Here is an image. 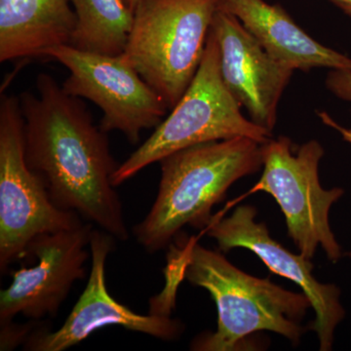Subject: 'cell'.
Listing matches in <instances>:
<instances>
[{"mask_svg": "<svg viewBox=\"0 0 351 351\" xmlns=\"http://www.w3.org/2000/svg\"><path fill=\"white\" fill-rule=\"evenodd\" d=\"M278 63L308 71L315 68L351 69V58L311 38L278 5L263 0H219Z\"/></svg>", "mask_w": 351, "mask_h": 351, "instance_id": "4fadbf2b", "label": "cell"}, {"mask_svg": "<svg viewBox=\"0 0 351 351\" xmlns=\"http://www.w3.org/2000/svg\"><path fill=\"white\" fill-rule=\"evenodd\" d=\"M69 69L64 91L93 101L103 112L101 128L119 131L132 145L140 142L145 129L156 128L169 110L136 69L120 56L76 49L71 45L46 51Z\"/></svg>", "mask_w": 351, "mask_h": 351, "instance_id": "ba28073f", "label": "cell"}, {"mask_svg": "<svg viewBox=\"0 0 351 351\" xmlns=\"http://www.w3.org/2000/svg\"><path fill=\"white\" fill-rule=\"evenodd\" d=\"M184 278L207 290L218 309L215 332L198 335L191 350L234 351L246 348L255 332L281 335L299 345L306 328L302 322L311 304L304 293L286 290L269 278L252 276L228 258L191 239L186 245Z\"/></svg>", "mask_w": 351, "mask_h": 351, "instance_id": "3957f363", "label": "cell"}, {"mask_svg": "<svg viewBox=\"0 0 351 351\" xmlns=\"http://www.w3.org/2000/svg\"><path fill=\"white\" fill-rule=\"evenodd\" d=\"M93 223L43 233L32 240L25 257L36 258L34 267L11 272L12 282L0 293V325L17 314L34 321L55 317L73 284L86 276Z\"/></svg>", "mask_w": 351, "mask_h": 351, "instance_id": "9c48e42d", "label": "cell"}, {"mask_svg": "<svg viewBox=\"0 0 351 351\" xmlns=\"http://www.w3.org/2000/svg\"><path fill=\"white\" fill-rule=\"evenodd\" d=\"M263 145L247 137L186 147L160 160L156 201L133 233L149 252L162 250L184 226L206 230L212 208L241 178L263 167Z\"/></svg>", "mask_w": 351, "mask_h": 351, "instance_id": "7a4b0ae2", "label": "cell"}, {"mask_svg": "<svg viewBox=\"0 0 351 351\" xmlns=\"http://www.w3.org/2000/svg\"><path fill=\"white\" fill-rule=\"evenodd\" d=\"M257 209L240 205L230 217H213L206 232L223 253L234 248L253 252L270 271L300 286L311 301L315 320L307 327L317 335L321 351L332 350L335 331L346 316L341 290L334 284L320 283L313 276V263L302 254L295 255L272 239L265 223L256 221Z\"/></svg>", "mask_w": 351, "mask_h": 351, "instance_id": "8fae6325", "label": "cell"}, {"mask_svg": "<svg viewBox=\"0 0 351 351\" xmlns=\"http://www.w3.org/2000/svg\"><path fill=\"white\" fill-rule=\"evenodd\" d=\"M324 149L309 141L294 151L290 138L281 136L263 145V175L256 191L269 193L285 217L288 237L300 254L311 260L319 247L332 263L343 256L330 226V209L341 199V188L325 189L319 181Z\"/></svg>", "mask_w": 351, "mask_h": 351, "instance_id": "8992f818", "label": "cell"}, {"mask_svg": "<svg viewBox=\"0 0 351 351\" xmlns=\"http://www.w3.org/2000/svg\"><path fill=\"white\" fill-rule=\"evenodd\" d=\"M247 137L265 144L271 133L247 119L226 87L221 75L219 49L210 29L197 73L172 112L156 127L112 177L115 188L152 163L193 145Z\"/></svg>", "mask_w": 351, "mask_h": 351, "instance_id": "5b68a950", "label": "cell"}, {"mask_svg": "<svg viewBox=\"0 0 351 351\" xmlns=\"http://www.w3.org/2000/svg\"><path fill=\"white\" fill-rule=\"evenodd\" d=\"M0 350H13L19 343L24 345L32 332L36 331L34 325H15L13 322L0 325Z\"/></svg>", "mask_w": 351, "mask_h": 351, "instance_id": "2e32d148", "label": "cell"}, {"mask_svg": "<svg viewBox=\"0 0 351 351\" xmlns=\"http://www.w3.org/2000/svg\"><path fill=\"white\" fill-rule=\"evenodd\" d=\"M331 1L339 7L343 12L351 16V0H331Z\"/></svg>", "mask_w": 351, "mask_h": 351, "instance_id": "ac0fdd59", "label": "cell"}, {"mask_svg": "<svg viewBox=\"0 0 351 351\" xmlns=\"http://www.w3.org/2000/svg\"><path fill=\"white\" fill-rule=\"evenodd\" d=\"M326 86L335 96L351 101V69H335L328 75Z\"/></svg>", "mask_w": 351, "mask_h": 351, "instance_id": "e0dca14e", "label": "cell"}, {"mask_svg": "<svg viewBox=\"0 0 351 351\" xmlns=\"http://www.w3.org/2000/svg\"><path fill=\"white\" fill-rule=\"evenodd\" d=\"M219 0H142L134 11L124 59L177 105L199 68Z\"/></svg>", "mask_w": 351, "mask_h": 351, "instance_id": "277c9868", "label": "cell"}, {"mask_svg": "<svg viewBox=\"0 0 351 351\" xmlns=\"http://www.w3.org/2000/svg\"><path fill=\"white\" fill-rule=\"evenodd\" d=\"M223 82L254 123L271 133L293 69L276 61L232 14L218 9L212 21Z\"/></svg>", "mask_w": 351, "mask_h": 351, "instance_id": "7c38bea8", "label": "cell"}, {"mask_svg": "<svg viewBox=\"0 0 351 351\" xmlns=\"http://www.w3.org/2000/svg\"><path fill=\"white\" fill-rule=\"evenodd\" d=\"M75 27L69 0H0V62L71 45Z\"/></svg>", "mask_w": 351, "mask_h": 351, "instance_id": "5bb4252c", "label": "cell"}, {"mask_svg": "<svg viewBox=\"0 0 351 351\" xmlns=\"http://www.w3.org/2000/svg\"><path fill=\"white\" fill-rule=\"evenodd\" d=\"M76 16L71 46L78 50L120 56L125 50L134 12L125 0H69Z\"/></svg>", "mask_w": 351, "mask_h": 351, "instance_id": "9a60e30c", "label": "cell"}, {"mask_svg": "<svg viewBox=\"0 0 351 351\" xmlns=\"http://www.w3.org/2000/svg\"><path fill=\"white\" fill-rule=\"evenodd\" d=\"M75 212L53 204L47 189L25 157L24 119L19 98L0 101V270L25 258L32 240L43 233L77 228Z\"/></svg>", "mask_w": 351, "mask_h": 351, "instance_id": "52a82bcc", "label": "cell"}, {"mask_svg": "<svg viewBox=\"0 0 351 351\" xmlns=\"http://www.w3.org/2000/svg\"><path fill=\"white\" fill-rule=\"evenodd\" d=\"M348 257L351 258V252L350 253H348Z\"/></svg>", "mask_w": 351, "mask_h": 351, "instance_id": "ffe728a7", "label": "cell"}, {"mask_svg": "<svg viewBox=\"0 0 351 351\" xmlns=\"http://www.w3.org/2000/svg\"><path fill=\"white\" fill-rule=\"evenodd\" d=\"M114 237L93 230L90 240L91 271L86 287L69 317L55 332L34 331L25 341V350L63 351L85 341L97 330L120 326L161 341H175L184 332L181 321L170 315H141L113 299L106 284V263L114 247Z\"/></svg>", "mask_w": 351, "mask_h": 351, "instance_id": "30bf717a", "label": "cell"}, {"mask_svg": "<svg viewBox=\"0 0 351 351\" xmlns=\"http://www.w3.org/2000/svg\"><path fill=\"white\" fill-rule=\"evenodd\" d=\"M36 87V93L25 91L18 97L27 166L43 181L55 206L125 241L123 208L112 182L119 165L107 132L52 75L40 73Z\"/></svg>", "mask_w": 351, "mask_h": 351, "instance_id": "6da1fadb", "label": "cell"}, {"mask_svg": "<svg viewBox=\"0 0 351 351\" xmlns=\"http://www.w3.org/2000/svg\"><path fill=\"white\" fill-rule=\"evenodd\" d=\"M141 1H142V0H125L127 5L129 6V8H130L133 12Z\"/></svg>", "mask_w": 351, "mask_h": 351, "instance_id": "d6986e66", "label": "cell"}]
</instances>
